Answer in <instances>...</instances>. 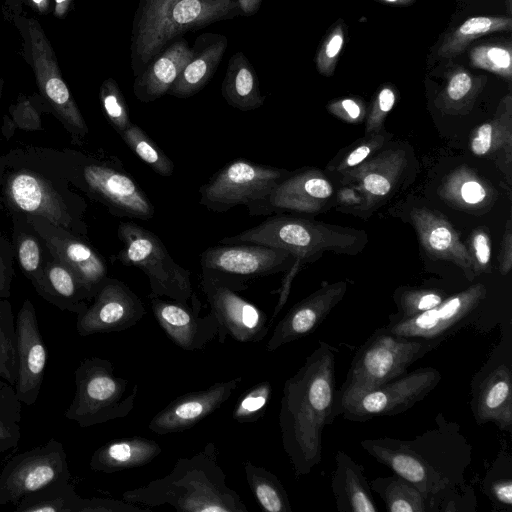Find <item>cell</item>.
I'll return each mask as SVG.
<instances>
[{"label":"cell","instance_id":"1","mask_svg":"<svg viewBox=\"0 0 512 512\" xmlns=\"http://www.w3.org/2000/svg\"><path fill=\"white\" fill-rule=\"evenodd\" d=\"M436 426L413 439L377 437L360 442L363 450L421 491L476 509L473 490L465 486L472 446L456 422L440 412Z\"/></svg>","mask_w":512,"mask_h":512},{"label":"cell","instance_id":"2","mask_svg":"<svg viewBox=\"0 0 512 512\" xmlns=\"http://www.w3.org/2000/svg\"><path fill=\"white\" fill-rule=\"evenodd\" d=\"M334 348L320 341L283 387L279 427L295 476L309 474L322 460V433L333 422L336 394Z\"/></svg>","mask_w":512,"mask_h":512},{"label":"cell","instance_id":"3","mask_svg":"<svg viewBox=\"0 0 512 512\" xmlns=\"http://www.w3.org/2000/svg\"><path fill=\"white\" fill-rule=\"evenodd\" d=\"M122 499L148 508L170 506L181 512H248L240 495L226 484L213 442L192 456L179 457L166 476L125 491Z\"/></svg>","mask_w":512,"mask_h":512},{"label":"cell","instance_id":"4","mask_svg":"<svg viewBox=\"0 0 512 512\" xmlns=\"http://www.w3.org/2000/svg\"><path fill=\"white\" fill-rule=\"evenodd\" d=\"M240 15L235 0H139L130 45L134 76L184 33Z\"/></svg>","mask_w":512,"mask_h":512},{"label":"cell","instance_id":"5","mask_svg":"<svg viewBox=\"0 0 512 512\" xmlns=\"http://www.w3.org/2000/svg\"><path fill=\"white\" fill-rule=\"evenodd\" d=\"M367 242L364 231L325 224L288 215L271 216L259 225L233 236L220 244L251 243L278 248L290 253L300 264L312 262L326 251L355 254Z\"/></svg>","mask_w":512,"mask_h":512},{"label":"cell","instance_id":"6","mask_svg":"<svg viewBox=\"0 0 512 512\" xmlns=\"http://www.w3.org/2000/svg\"><path fill=\"white\" fill-rule=\"evenodd\" d=\"M441 343L396 335L384 326L377 329L357 350L345 381L336 390L333 421L346 400L404 375L409 366Z\"/></svg>","mask_w":512,"mask_h":512},{"label":"cell","instance_id":"7","mask_svg":"<svg viewBox=\"0 0 512 512\" xmlns=\"http://www.w3.org/2000/svg\"><path fill=\"white\" fill-rule=\"evenodd\" d=\"M75 394L64 417L86 428L124 418L134 408L138 385L114 374L108 359L85 358L75 371Z\"/></svg>","mask_w":512,"mask_h":512},{"label":"cell","instance_id":"8","mask_svg":"<svg viewBox=\"0 0 512 512\" xmlns=\"http://www.w3.org/2000/svg\"><path fill=\"white\" fill-rule=\"evenodd\" d=\"M117 236L124 247L116 259L125 266L143 271L149 280L151 297H167L190 304L193 294L191 272L177 264L161 239L131 221L120 222Z\"/></svg>","mask_w":512,"mask_h":512},{"label":"cell","instance_id":"9","mask_svg":"<svg viewBox=\"0 0 512 512\" xmlns=\"http://www.w3.org/2000/svg\"><path fill=\"white\" fill-rule=\"evenodd\" d=\"M249 283L202 272L201 287L218 322V341L224 344L230 336L240 343L262 341L270 330L266 313L239 292Z\"/></svg>","mask_w":512,"mask_h":512},{"label":"cell","instance_id":"10","mask_svg":"<svg viewBox=\"0 0 512 512\" xmlns=\"http://www.w3.org/2000/svg\"><path fill=\"white\" fill-rule=\"evenodd\" d=\"M290 172L238 158L223 166L199 188L200 204L224 213L266 198Z\"/></svg>","mask_w":512,"mask_h":512},{"label":"cell","instance_id":"11","mask_svg":"<svg viewBox=\"0 0 512 512\" xmlns=\"http://www.w3.org/2000/svg\"><path fill=\"white\" fill-rule=\"evenodd\" d=\"M442 376L433 367H421L363 391L341 406L338 416L364 422L378 416H394L423 400L440 382Z\"/></svg>","mask_w":512,"mask_h":512},{"label":"cell","instance_id":"12","mask_svg":"<svg viewBox=\"0 0 512 512\" xmlns=\"http://www.w3.org/2000/svg\"><path fill=\"white\" fill-rule=\"evenodd\" d=\"M70 477L63 444L50 439L5 464L0 473V504L16 505L26 495Z\"/></svg>","mask_w":512,"mask_h":512},{"label":"cell","instance_id":"13","mask_svg":"<svg viewBox=\"0 0 512 512\" xmlns=\"http://www.w3.org/2000/svg\"><path fill=\"white\" fill-rule=\"evenodd\" d=\"M86 191L118 217L150 220L155 208L136 180L117 157L88 160L81 167Z\"/></svg>","mask_w":512,"mask_h":512},{"label":"cell","instance_id":"14","mask_svg":"<svg viewBox=\"0 0 512 512\" xmlns=\"http://www.w3.org/2000/svg\"><path fill=\"white\" fill-rule=\"evenodd\" d=\"M471 411L478 425L493 423L512 431V353L501 340L471 381Z\"/></svg>","mask_w":512,"mask_h":512},{"label":"cell","instance_id":"15","mask_svg":"<svg viewBox=\"0 0 512 512\" xmlns=\"http://www.w3.org/2000/svg\"><path fill=\"white\" fill-rule=\"evenodd\" d=\"M31 66L42 96L78 138H83L88 127L65 84L54 51L42 27L35 19H24Z\"/></svg>","mask_w":512,"mask_h":512},{"label":"cell","instance_id":"16","mask_svg":"<svg viewBox=\"0 0 512 512\" xmlns=\"http://www.w3.org/2000/svg\"><path fill=\"white\" fill-rule=\"evenodd\" d=\"M294 262V257L285 250L251 243L209 247L200 257L202 272L219 274L246 283L288 271Z\"/></svg>","mask_w":512,"mask_h":512},{"label":"cell","instance_id":"17","mask_svg":"<svg viewBox=\"0 0 512 512\" xmlns=\"http://www.w3.org/2000/svg\"><path fill=\"white\" fill-rule=\"evenodd\" d=\"M93 299L77 315L76 330L82 337L127 330L146 314L139 296L118 279L108 277Z\"/></svg>","mask_w":512,"mask_h":512},{"label":"cell","instance_id":"18","mask_svg":"<svg viewBox=\"0 0 512 512\" xmlns=\"http://www.w3.org/2000/svg\"><path fill=\"white\" fill-rule=\"evenodd\" d=\"M485 296V286L475 284L446 297L434 308L409 319L389 322L384 327L396 335L443 342L456 328L464 325Z\"/></svg>","mask_w":512,"mask_h":512},{"label":"cell","instance_id":"19","mask_svg":"<svg viewBox=\"0 0 512 512\" xmlns=\"http://www.w3.org/2000/svg\"><path fill=\"white\" fill-rule=\"evenodd\" d=\"M333 193L332 184L321 171L304 169L290 172L266 198L247 208L250 215L281 211L315 214L324 209Z\"/></svg>","mask_w":512,"mask_h":512},{"label":"cell","instance_id":"20","mask_svg":"<svg viewBox=\"0 0 512 512\" xmlns=\"http://www.w3.org/2000/svg\"><path fill=\"white\" fill-rule=\"evenodd\" d=\"M156 322L166 336L185 351H202L218 334V322L210 311L200 317L202 303L193 292L190 304L151 297Z\"/></svg>","mask_w":512,"mask_h":512},{"label":"cell","instance_id":"21","mask_svg":"<svg viewBox=\"0 0 512 512\" xmlns=\"http://www.w3.org/2000/svg\"><path fill=\"white\" fill-rule=\"evenodd\" d=\"M242 380V376H237L228 381L216 382L206 389L178 396L153 416L148 429L165 435L192 428L219 409Z\"/></svg>","mask_w":512,"mask_h":512},{"label":"cell","instance_id":"22","mask_svg":"<svg viewBox=\"0 0 512 512\" xmlns=\"http://www.w3.org/2000/svg\"><path fill=\"white\" fill-rule=\"evenodd\" d=\"M18 372L14 385L21 403L31 406L40 394L47 363V350L40 333L33 303L26 299L16 318Z\"/></svg>","mask_w":512,"mask_h":512},{"label":"cell","instance_id":"23","mask_svg":"<svg viewBox=\"0 0 512 512\" xmlns=\"http://www.w3.org/2000/svg\"><path fill=\"white\" fill-rule=\"evenodd\" d=\"M346 291L345 281L326 284L296 303L274 327L266 350L273 352L311 334L343 299Z\"/></svg>","mask_w":512,"mask_h":512},{"label":"cell","instance_id":"24","mask_svg":"<svg viewBox=\"0 0 512 512\" xmlns=\"http://www.w3.org/2000/svg\"><path fill=\"white\" fill-rule=\"evenodd\" d=\"M35 229L39 232L54 258L69 268L80 284L90 295L95 296L98 289L108 278V267L104 258L89 244L64 229L56 226L54 232L45 228L33 217Z\"/></svg>","mask_w":512,"mask_h":512},{"label":"cell","instance_id":"25","mask_svg":"<svg viewBox=\"0 0 512 512\" xmlns=\"http://www.w3.org/2000/svg\"><path fill=\"white\" fill-rule=\"evenodd\" d=\"M8 201L17 209L72 230L74 221L62 197L41 176L29 171L12 174L5 184Z\"/></svg>","mask_w":512,"mask_h":512},{"label":"cell","instance_id":"26","mask_svg":"<svg viewBox=\"0 0 512 512\" xmlns=\"http://www.w3.org/2000/svg\"><path fill=\"white\" fill-rule=\"evenodd\" d=\"M411 221L426 252L453 262L473 277L472 256L448 221L425 207L413 209Z\"/></svg>","mask_w":512,"mask_h":512},{"label":"cell","instance_id":"27","mask_svg":"<svg viewBox=\"0 0 512 512\" xmlns=\"http://www.w3.org/2000/svg\"><path fill=\"white\" fill-rule=\"evenodd\" d=\"M193 50L180 37L158 54L137 76L133 93L141 102H152L167 94L172 84L189 63Z\"/></svg>","mask_w":512,"mask_h":512},{"label":"cell","instance_id":"28","mask_svg":"<svg viewBox=\"0 0 512 512\" xmlns=\"http://www.w3.org/2000/svg\"><path fill=\"white\" fill-rule=\"evenodd\" d=\"M369 484L390 512L472 511L461 502L425 493L397 474L374 478Z\"/></svg>","mask_w":512,"mask_h":512},{"label":"cell","instance_id":"29","mask_svg":"<svg viewBox=\"0 0 512 512\" xmlns=\"http://www.w3.org/2000/svg\"><path fill=\"white\" fill-rule=\"evenodd\" d=\"M227 46L228 39L222 34H201L192 48L191 60L167 94L177 98H188L202 90L214 76Z\"/></svg>","mask_w":512,"mask_h":512},{"label":"cell","instance_id":"30","mask_svg":"<svg viewBox=\"0 0 512 512\" xmlns=\"http://www.w3.org/2000/svg\"><path fill=\"white\" fill-rule=\"evenodd\" d=\"M331 488L338 511L378 512L363 466L343 451L335 455Z\"/></svg>","mask_w":512,"mask_h":512},{"label":"cell","instance_id":"31","mask_svg":"<svg viewBox=\"0 0 512 512\" xmlns=\"http://www.w3.org/2000/svg\"><path fill=\"white\" fill-rule=\"evenodd\" d=\"M161 452L156 441L142 436L113 439L93 452L89 467L102 473L120 472L145 466Z\"/></svg>","mask_w":512,"mask_h":512},{"label":"cell","instance_id":"32","mask_svg":"<svg viewBox=\"0 0 512 512\" xmlns=\"http://www.w3.org/2000/svg\"><path fill=\"white\" fill-rule=\"evenodd\" d=\"M221 94L230 106L244 112L255 110L264 103L254 67L241 51L229 60Z\"/></svg>","mask_w":512,"mask_h":512},{"label":"cell","instance_id":"33","mask_svg":"<svg viewBox=\"0 0 512 512\" xmlns=\"http://www.w3.org/2000/svg\"><path fill=\"white\" fill-rule=\"evenodd\" d=\"M42 297L61 310L76 313L85 311L90 295L77 280L73 272L56 258L43 267Z\"/></svg>","mask_w":512,"mask_h":512},{"label":"cell","instance_id":"34","mask_svg":"<svg viewBox=\"0 0 512 512\" xmlns=\"http://www.w3.org/2000/svg\"><path fill=\"white\" fill-rule=\"evenodd\" d=\"M404 159V154L399 150L387 151L350 171V176L365 196L366 204L391 193L404 169Z\"/></svg>","mask_w":512,"mask_h":512},{"label":"cell","instance_id":"35","mask_svg":"<svg viewBox=\"0 0 512 512\" xmlns=\"http://www.w3.org/2000/svg\"><path fill=\"white\" fill-rule=\"evenodd\" d=\"M512 18L503 15L474 16L447 33L437 53L443 58L461 54L474 40L491 33L510 32Z\"/></svg>","mask_w":512,"mask_h":512},{"label":"cell","instance_id":"36","mask_svg":"<svg viewBox=\"0 0 512 512\" xmlns=\"http://www.w3.org/2000/svg\"><path fill=\"white\" fill-rule=\"evenodd\" d=\"M243 467L248 486L263 511H292L288 494L275 474L249 460Z\"/></svg>","mask_w":512,"mask_h":512},{"label":"cell","instance_id":"37","mask_svg":"<svg viewBox=\"0 0 512 512\" xmlns=\"http://www.w3.org/2000/svg\"><path fill=\"white\" fill-rule=\"evenodd\" d=\"M82 497L69 480L53 483L23 497L16 512H78Z\"/></svg>","mask_w":512,"mask_h":512},{"label":"cell","instance_id":"38","mask_svg":"<svg viewBox=\"0 0 512 512\" xmlns=\"http://www.w3.org/2000/svg\"><path fill=\"white\" fill-rule=\"evenodd\" d=\"M511 104V95L508 94L500 103L498 115L476 129L470 142L473 154L485 156L502 146L511 147Z\"/></svg>","mask_w":512,"mask_h":512},{"label":"cell","instance_id":"39","mask_svg":"<svg viewBox=\"0 0 512 512\" xmlns=\"http://www.w3.org/2000/svg\"><path fill=\"white\" fill-rule=\"evenodd\" d=\"M486 82L461 66H454L446 73V82L437 103L446 110H462L471 104Z\"/></svg>","mask_w":512,"mask_h":512},{"label":"cell","instance_id":"40","mask_svg":"<svg viewBox=\"0 0 512 512\" xmlns=\"http://www.w3.org/2000/svg\"><path fill=\"white\" fill-rule=\"evenodd\" d=\"M482 490L497 509H512V458L509 452H500L487 469Z\"/></svg>","mask_w":512,"mask_h":512},{"label":"cell","instance_id":"41","mask_svg":"<svg viewBox=\"0 0 512 512\" xmlns=\"http://www.w3.org/2000/svg\"><path fill=\"white\" fill-rule=\"evenodd\" d=\"M21 402L15 387L0 378V454L16 448L21 438Z\"/></svg>","mask_w":512,"mask_h":512},{"label":"cell","instance_id":"42","mask_svg":"<svg viewBox=\"0 0 512 512\" xmlns=\"http://www.w3.org/2000/svg\"><path fill=\"white\" fill-rule=\"evenodd\" d=\"M124 143L155 173L169 177L174 172V163L161 148L136 124L120 134Z\"/></svg>","mask_w":512,"mask_h":512},{"label":"cell","instance_id":"43","mask_svg":"<svg viewBox=\"0 0 512 512\" xmlns=\"http://www.w3.org/2000/svg\"><path fill=\"white\" fill-rule=\"evenodd\" d=\"M18 372L16 324L8 301L0 299V378L15 385Z\"/></svg>","mask_w":512,"mask_h":512},{"label":"cell","instance_id":"44","mask_svg":"<svg viewBox=\"0 0 512 512\" xmlns=\"http://www.w3.org/2000/svg\"><path fill=\"white\" fill-rule=\"evenodd\" d=\"M445 298L442 291L435 289H399L394 296L398 312L389 317V322H398L419 315L439 305Z\"/></svg>","mask_w":512,"mask_h":512},{"label":"cell","instance_id":"45","mask_svg":"<svg viewBox=\"0 0 512 512\" xmlns=\"http://www.w3.org/2000/svg\"><path fill=\"white\" fill-rule=\"evenodd\" d=\"M472 66L487 70L504 79L512 78V53L510 44L486 43L473 47L469 52Z\"/></svg>","mask_w":512,"mask_h":512},{"label":"cell","instance_id":"46","mask_svg":"<svg viewBox=\"0 0 512 512\" xmlns=\"http://www.w3.org/2000/svg\"><path fill=\"white\" fill-rule=\"evenodd\" d=\"M272 385L265 380L257 383L243 393L232 411V418L239 424L254 423L260 420L269 405Z\"/></svg>","mask_w":512,"mask_h":512},{"label":"cell","instance_id":"47","mask_svg":"<svg viewBox=\"0 0 512 512\" xmlns=\"http://www.w3.org/2000/svg\"><path fill=\"white\" fill-rule=\"evenodd\" d=\"M99 97L107 120L120 135L131 126L132 122L124 95L117 82L112 78L106 79L101 85Z\"/></svg>","mask_w":512,"mask_h":512},{"label":"cell","instance_id":"48","mask_svg":"<svg viewBox=\"0 0 512 512\" xmlns=\"http://www.w3.org/2000/svg\"><path fill=\"white\" fill-rule=\"evenodd\" d=\"M17 257L22 271L32 282L37 292L42 295L44 264H42L41 247L34 236L24 234L19 238Z\"/></svg>","mask_w":512,"mask_h":512},{"label":"cell","instance_id":"49","mask_svg":"<svg viewBox=\"0 0 512 512\" xmlns=\"http://www.w3.org/2000/svg\"><path fill=\"white\" fill-rule=\"evenodd\" d=\"M345 41L342 23H336L323 40L316 54V67L326 77L334 74Z\"/></svg>","mask_w":512,"mask_h":512},{"label":"cell","instance_id":"50","mask_svg":"<svg viewBox=\"0 0 512 512\" xmlns=\"http://www.w3.org/2000/svg\"><path fill=\"white\" fill-rule=\"evenodd\" d=\"M396 101V93L391 86H383L377 93L372 103L367 123L366 134L378 133L386 115L392 110Z\"/></svg>","mask_w":512,"mask_h":512},{"label":"cell","instance_id":"51","mask_svg":"<svg viewBox=\"0 0 512 512\" xmlns=\"http://www.w3.org/2000/svg\"><path fill=\"white\" fill-rule=\"evenodd\" d=\"M385 142L384 135L374 134L371 139L361 143L350 151L347 156L339 163L337 171H345L361 164L375 150L379 149Z\"/></svg>","mask_w":512,"mask_h":512},{"label":"cell","instance_id":"52","mask_svg":"<svg viewBox=\"0 0 512 512\" xmlns=\"http://www.w3.org/2000/svg\"><path fill=\"white\" fill-rule=\"evenodd\" d=\"M328 110L336 116L350 122L358 121L363 114L362 104L354 98H345L328 105Z\"/></svg>","mask_w":512,"mask_h":512},{"label":"cell","instance_id":"53","mask_svg":"<svg viewBox=\"0 0 512 512\" xmlns=\"http://www.w3.org/2000/svg\"><path fill=\"white\" fill-rule=\"evenodd\" d=\"M473 251L474 257L481 269L489 266L491 257V245L487 234L483 231H478L473 236Z\"/></svg>","mask_w":512,"mask_h":512},{"label":"cell","instance_id":"54","mask_svg":"<svg viewBox=\"0 0 512 512\" xmlns=\"http://www.w3.org/2000/svg\"><path fill=\"white\" fill-rule=\"evenodd\" d=\"M460 195L467 204H478L486 197L484 187L476 180H468L461 185Z\"/></svg>","mask_w":512,"mask_h":512},{"label":"cell","instance_id":"55","mask_svg":"<svg viewBox=\"0 0 512 512\" xmlns=\"http://www.w3.org/2000/svg\"><path fill=\"white\" fill-rule=\"evenodd\" d=\"M511 227L510 221L507 224V229L503 237V243L500 253V271L506 275L511 269Z\"/></svg>","mask_w":512,"mask_h":512},{"label":"cell","instance_id":"56","mask_svg":"<svg viewBox=\"0 0 512 512\" xmlns=\"http://www.w3.org/2000/svg\"><path fill=\"white\" fill-rule=\"evenodd\" d=\"M11 275L7 266L4 264L0 254V298H7L10 295Z\"/></svg>","mask_w":512,"mask_h":512},{"label":"cell","instance_id":"57","mask_svg":"<svg viewBox=\"0 0 512 512\" xmlns=\"http://www.w3.org/2000/svg\"><path fill=\"white\" fill-rule=\"evenodd\" d=\"M241 15L251 16L255 14L262 3V0H235Z\"/></svg>","mask_w":512,"mask_h":512},{"label":"cell","instance_id":"58","mask_svg":"<svg viewBox=\"0 0 512 512\" xmlns=\"http://www.w3.org/2000/svg\"><path fill=\"white\" fill-rule=\"evenodd\" d=\"M55 1V15L62 17L66 14L70 7L72 0H54Z\"/></svg>","mask_w":512,"mask_h":512},{"label":"cell","instance_id":"59","mask_svg":"<svg viewBox=\"0 0 512 512\" xmlns=\"http://www.w3.org/2000/svg\"><path fill=\"white\" fill-rule=\"evenodd\" d=\"M377 1L388 3V4H393V5H400V6L411 5L412 3L415 2V0H377Z\"/></svg>","mask_w":512,"mask_h":512},{"label":"cell","instance_id":"60","mask_svg":"<svg viewBox=\"0 0 512 512\" xmlns=\"http://www.w3.org/2000/svg\"><path fill=\"white\" fill-rule=\"evenodd\" d=\"M39 11L44 12L49 7V0H31Z\"/></svg>","mask_w":512,"mask_h":512},{"label":"cell","instance_id":"61","mask_svg":"<svg viewBox=\"0 0 512 512\" xmlns=\"http://www.w3.org/2000/svg\"><path fill=\"white\" fill-rule=\"evenodd\" d=\"M505 5H506V9H507L509 15H511L512 0H505Z\"/></svg>","mask_w":512,"mask_h":512},{"label":"cell","instance_id":"62","mask_svg":"<svg viewBox=\"0 0 512 512\" xmlns=\"http://www.w3.org/2000/svg\"><path fill=\"white\" fill-rule=\"evenodd\" d=\"M2 88H3V81L0 80V98H1Z\"/></svg>","mask_w":512,"mask_h":512}]
</instances>
